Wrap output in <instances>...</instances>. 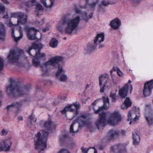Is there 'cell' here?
I'll return each instance as SVG.
<instances>
[{"label": "cell", "instance_id": "39", "mask_svg": "<svg viewBox=\"0 0 153 153\" xmlns=\"http://www.w3.org/2000/svg\"><path fill=\"white\" fill-rule=\"evenodd\" d=\"M36 9L38 10H43V7L39 4H37L36 5Z\"/></svg>", "mask_w": 153, "mask_h": 153}, {"label": "cell", "instance_id": "24", "mask_svg": "<svg viewBox=\"0 0 153 153\" xmlns=\"http://www.w3.org/2000/svg\"><path fill=\"white\" fill-rule=\"evenodd\" d=\"M42 125L43 127L45 128L46 131H50V132H54L55 131L56 125L52 121L50 120L45 121Z\"/></svg>", "mask_w": 153, "mask_h": 153}, {"label": "cell", "instance_id": "36", "mask_svg": "<svg viewBox=\"0 0 153 153\" xmlns=\"http://www.w3.org/2000/svg\"><path fill=\"white\" fill-rule=\"evenodd\" d=\"M58 78H59L60 81H62V82H65V81H66V80H67V76H66V75L63 74V75L59 76Z\"/></svg>", "mask_w": 153, "mask_h": 153}, {"label": "cell", "instance_id": "44", "mask_svg": "<svg viewBox=\"0 0 153 153\" xmlns=\"http://www.w3.org/2000/svg\"><path fill=\"white\" fill-rule=\"evenodd\" d=\"M1 101H0V107H1Z\"/></svg>", "mask_w": 153, "mask_h": 153}, {"label": "cell", "instance_id": "30", "mask_svg": "<svg viewBox=\"0 0 153 153\" xmlns=\"http://www.w3.org/2000/svg\"><path fill=\"white\" fill-rule=\"evenodd\" d=\"M104 39V35L103 33H100L98 34L94 40V43L95 44H99L103 42Z\"/></svg>", "mask_w": 153, "mask_h": 153}, {"label": "cell", "instance_id": "37", "mask_svg": "<svg viewBox=\"0 0 153 153\" xmlns=\"http://www.w3.org/2000/svg\"><path fill=\"white\" fill-rule=\"evenodd\" d=\"M4 67V61L3 59L0 57V72L3 70Z\"/></svg>", "mask_w": 153, "mask_h": 153}, {"label": "cell", "instance_id": "33", "mask_svg": "<svg viewBox=\"0 0 153 153\" xmlns=\"http://www.w3.org/2000/svg\"><path fill=\"white\" fill-rule=\"evenodd\" d=\"M58 41L56 39L53 38L50 40L49 45L53 48H55L58 45Z\"/></svg>", "mask_w": 153, "mask_h": 153}, {"label": "cell", "instance_id": "35", "mask_svg": "<svg viewBox=\"0 0 153 153\" xmlns=\"http://www.w3.org/2000/svg\"><path fill=\"white\" fill-rule=\"evenodd\" d=\"M5 12V8L3 4L0 3V14L4 13Z\"/></svg>", "mask_w": 153, "mask_h": 153}, {"label": "cell", "instance_id": "9", "mask_svg": "<svg viewBox=\"0 0 153 153\" xmlns=\"http://www.w3.org/2000/svg\"><path fill=\"white\" fill-rule=\"evenodd\" d=\"M59 143L63 147L71 149L75 146L73 139L67 133H63L59 137Z\"/></svg>", "mask_w": 153, "mask_h": 153}, {"label": "cell", "instance_id": "26", "mask_svg": "<svg viewBox=\"0 0 153 153\" xmlns=\"http://www.w3.org/2000/svg\"><path fill=\"white\" fill-rule=\"evenodd\" d=\"M128 89H129V86L127 84L124 85L121 89L120 90L119 95L121 98H125L126 97L128 93Z\"/></svg>", "mask_w": 153, "mask_h": 153}, {"label": "cell", "instance_id": "31", "mask_svg": "<svg viewBox=\"0 0 153 153\" xmlns=\"http://www.w3.org/2000/svg\"><path fill=\"white\" fill-rule=\"evenodd\" d=\"M132 138H133V144L134 146H137L139 143L140 141V138L139 136L137 134L135 133H133L132 135Z\"/></svg>", "mask_w": 153, "mask_h": 153}, {"label": "cell", "instance_id": "10", "mask_svg": "<svg viewBox=\"0 0 153 153\" xmlns=\"http://www.w3.org/2000/svg\"><path fill=\"white\" fill-rule=\"evenodd\" d=\"M108 116L107 113L102 112L99 115V118L95 123V125L99 130H102L106 126L108 123Z\"/></svg>", "mask_w": 153, "mask_h": 153}, {"label": "cell", "instance_id": "41", "mask_svg": "<svg viewBox=\"0 0 153 153\" xmlns=\"http://www.w3.org/2000/svg\"><path fill=\"white\" fill-rule=\"evenodd\" d=\"M117 74L119 76H123V73H122V72H121V71L118 69V68H117Z\"/></svg>", "mask_w": 153, "mask_h": 153}, {"label": "cell", "instance_id": "43", "mask_svg": "<svg viewBox=\"0 0 153 153\" xmlns=\"http://www.w3.org/2000/svg\"><path fill=\"white\" fill-rule=\"evenodd\" d=\"M4 3L6 4H9V2L7 0H1Z\"/></svg>", "mask_w": 153, "mask_h": 153}, {"label": "cell", "instance_id": "4", "mask_svg": "<svg viewBox=\"0 0 153 153\" xmlns=\"http://www.w3.org/2000/svg\"><path fill=\"white\" fill-rule=\"evenodd\" d=\"M119 135V131L117 129H111L101 139L99 149L102 150L104 149L109 143L116 139Z\"/></svg>", "mask_w": 153, "mask_h": 153}, {"label": "cell", "instance_id": "45", "mask_svg": "<svg viewBox=\"0 0 153 153\" xmlns=\"http://www.w3.org/2000/svg\"></svg>", "mask_w": 153, "mask_h": 153}, {"label": "cell", "instance_id": "18", "mask_svg": "<svg viewBox=\"0 0 153 153\" xmlns=\"http://www.w3.org/2000/svg\"><path fill=\"white\" fill-rule=\"evenodd\" d=\"M111 153H127L126 147L124 144H118L113 146L111 148Z\"/></svg>", "mask_w": 153, "mask_h": 153}, {"label": "cell", "instance_id": "1", "mask_svg": "<svg viewBox=\"0 0 153 153\" xmlns=\"http://www.w3.org/2000/svg\"><path fill=\"white\" fill-rule=\"evenodd\" d=\"M7 60L11 64L20 68L27 69L29 66V63L24 52L17 48L11 49L7 56Z\"/></svg>", "mask_w": 153, "mask_h": 153}, {"label": "cell", "instance_id": "27", "mask_svg": "<svg viewBox=\"0 0 153 153\" xmlns=\"http://www.w3.org/2000/svg\"><path fill=\"white\" fill-rule=\"evenodd\" d=\"M121 25V21L118 18H116L110 22V26L114 30L117 29Z\"/></svg>", "mask_w": 153, "mask_h": 153}, {"label": "cell", "instance_id": "21", "mask_svg": "<svg viewBox=\"0 0 153 153\" xmlns=\"http://www.w3.org/2000/svg\"><path fill=\"white\" fill-rule=\"evenodd\" d=\"M10 140H3L0 143V152H6L9 151L11 146Z\"/></svg>", "mask_w": 153, "mask_h": 153}, {"label": "cell", "instance_id": "6", "mask_svg": "<svg viewBox=\"0 0 153 153\" xmlns=\"http://www.w3.org/2000/svg\"><path fill=\"white\" fill-rule=\"evenodd\" d=\"M109 102L108 98H102L95 101L93 104V109L96 113H100L108 109Z\"/></svg>", "mask_w": 153, "mask_h": 153}, {"label": "cell", "instance_id": "38", "mask_svg": "<svg viewBox=\"0 0 153 153\" xmlns=\"http://www.w3.org/2000/svg\"><path fill=\"white\" fill-rule=\"evenodd\" d=\"M143 0H131L133 3H134L135 5H137V4H140Z\"/></svg>", "mask_w": 153, "mask_h": 153}, {"label": "cell", "instance_id": "15", "mask_svg": "<svg viewBox=\"0 0 153 153\" xmlns=\"http://www.w3.org/2000/svg\"><path fill=\"white\" fill-rule=\"evenodd\" d=\"M43 45L41 43L39 42H35L34 44H32L28 52L32 56H35L38 54L39 53L40 50L42 49Z\"/></svg>", "mask_w": 153, "mask_h": 153}, {"label": "cell", "instance_id": "14", "mask_svg": "<svg viewBox=\"0 0 153 153\" xmlns=\"http://www.w3.org/2000/svg\"><path fill=\"white\" fill-rule=\"evenodd\" d=\"M145 117L148 124L152 125L153 123V112L151 105H146L145 108Z\"/></svg>", "mask_w": 153, "mask_h": 153}, {"label": "cell", "instance_id": "42", "mask_svg": "<svg viewBox=\"0 0 153 153\" xmlns=\"http://www.w3.org/2000/svg\"><path fill=\"white\" fill-rule=\"evenodd\" d=\"M1 134L2 135H5L7 134V131L5 130V129H3L1 131Z\"/></svg>", "mask_w": 153, "mask_h": 153}, {"label": "cell", "instance_id": "7", "mask_svg": "<svg viewBox=\"0 0 153 153\" xmlns=\"http://www.w3.org/2000/svg\"><path fill=\"white\" fill-rule=\"evenodd\" d=\"M79 108V104L74 103L65 107L62 111V113L64 114L68 119L71 120L77 115Z\"/></svg>", "mask_w": 153, "mask_h": 153}, {"label": "cell", "instance_id": "11", "mask_svg": "<svg viewBox=\"0 0 153 153\" xmlns=\"http://www.w3.org/2000/svg\"><path fill=\"white\" fill-rule=\"evenodd\" d=\"M121 115L118 111H115L109 115L108 118V123L111 126H116L121 121Z\"/></svg>", "mask_w": 153, "mask_h": 153}, {"label": "cell", "instance_id": "19", "mask_svg": "<svg viewBox=\"0 0 153 153\" xmlns=\"http://www.w3.org/2000/svg\"><path fill=\"white\" fill-rule=\"evenodd\" d=\"M12 36L14 40L18 41L22 38V32L21 28L19 26H16V27L13 28L12 30Z\"/></svg>", "mask_w": 153, "mask_h": 153}, {"label": "cell", "instance_id": "3", "mask_svg": "<svg viewBox=\"0 0 153 153\" xmlns=\"http://www.w3.org/2000/svg\"><path fill=\"white\" fill-rule=\"evenodd\" d=\"M48 134L47 131L43 130L39 131L35 136V147L38 152H43L46 148Z\"/></svg>", "mask_w": 153, "mask_h": 153}, {"label": "cell", "instance_id": "22", "mask_svg": "<svg viewBox=\"0 0 153 153\" xmlns=\"http://www.w3.org/2000/svg\"><path fill=\"white\" fill-rule=\"evenodd\" d=\"M153 89V80L149 81L145 84L143 90L144 95L147 97L150 96Z\"/></svg>", "mask_w": 153, "mask_h": 153}, {"label": "cell", "instance_id": "34", "mask_svg": "<svg viewBox=\"0 0 153 153\" xmlns=\"http://www.w3.org/2000/svg\"><path fill=\"white\" fill-rule=\"evenodd\" d=\"M84 153H97V150L94 147H91L84 150Z\"/></svg>", "mask_w": 153, "mask_h": 153}, {"label": "cell", "instance_id": "23", "mask_svg": "<svg viewBox=\"0 0 153 153\" xmlns=\"http://www.w3.org/2000/svg\"><path fill=\"white\" fill-rule=\"evenodd\" d=\"M63 57L60 56H56L52 57L49 59L45 65L47 66H54L59 64L60 62L63 61Z\"/></svg>", "mask_w": 153, "mask_h": 153}, {"label": "cell", "instance_id": "29", "mask_svg": "<svg viewBox=\"0 0 153 153\" xmlns=\"http://www.w3.org/2000/svg\"><path fill=\"white\" fill-rule=\"evenodd\" d=\"M40 1L47 8H51L54 4L55 0H40Z\"/></svg>", "mask_w": 153, "mask_h": 153}, {"label": "cell", "instance_id": "25", "mask_svg": "<svg viewBox=\"0 0 153 153\" xmlns=\"http://www.w3.org/2000/svg\"><path fill=\"white\" fill-rule=\"evenodd\" d=\"M68 22H68L67 18H65L62 19V20L59 22L58 26H57V29H58V30L61 32H63L64 30H65Z\"/></svg>", "mask_w": 153, "mask_h": 153}, {"label": "cell", "instance_id": "40", "mask_svg": "<svg viewBox=\"0 0 153 153\" xmlns=\"http://www.w3.org/2000/svg\"><path fill=\"white\" fill-rule=\"evenodd\" d=\"M58 153H70L69 151L65 149H63L60 150Z\"/></svg>", "mask_w": 153, "mask_h": 153}, {"label": "cell", "instance_id": "16", "mask_svg": "<svg viewBox=\"0 0 153 153\" xmlns=\"http://www.w3.org/2000/svg\"><path fill=\"white\" fill-rule=\"evenodd\" d=\"M139 110L137 108H134L129 111L128 114V121L130 124L134 123L139 119Z\"/></svg>", "mask_w": 153, "mask_h": 153}, {"label": "cell", "instance_id": "28", "mask_svg": "<svg viewBox=\"0 0 153 153\" xmlns=\"http://www.w3.org/2000/svg\"><path fill=\"white\" fill-rule=\"evenodd\" d=\"M5 35L6 31L5 27L1 22H0V39L3 40L5 38Z\"/></svg>", "mask_w": 153, "mask_h": 153}, {"label": "cell", "instance_id": "8", "mask_svg": "<svg viewBox=\"0 0 153 153\" xmlns=\"http://www.w3.org/2000/svg\"><path fill=\"white\" fill-rule=\"evenodd\" d=\"M27 15L25 13L22 12L16 13L12 14L10 19V22L14 26H17L19 24H25L27 22Z\"/></svg>", "mask_w": 153, "mask_h": 153}, {"label": "cell", "instance_id": "5", "mask_svg": "<svg viewBox=\"0 0 153 153\" xmlns=\"http://www.w3.org/2000/svg\"><path fill=\"white\" fill-rule=\"evenodd\" d=\"M87 117L82 116L76 119L71 125L70 133L72 135H74L78 133L86 125Z\"/></svg>", "mask_w": 153, "mask_h": 153}, {"label": "cell", "instance_id": "13", "mask_svg": "<svg viewBox=\"0 0 153 153\" xmlns=\"http://www.w3.org/2000/svg\"><path fill=\"white\" fill-rule=\"evenodd\" d=\"M27 36L30 40L40 39L41 38V34L39 31L36 28H30L27 31Z\"/></svg>", "mask_w": 153, "mask_h": 153}, {"label": "cell", "instance_id": "17", "mask_svg": "<svg viewBox=\"0 0 153 153\" xmlns=\"http://www.w3.org/2000/svg\"><path fill=\"white\" fill-rule=\"evenodd\" d=\"M108 76L107 74H103L101 75L99 79L100 87L101 92H103L105 91L106 86L108 85L109 82Z\"/></svg>", "mask_w": 153, "mask_h": 153}, {"label": "cell", "instance_id": "2", "mask_svg": "<svg viewBox=\"0 0 153 153\" xmlns=\"http://www.w3.org/2000/svg\"><path fill=\"white\" fill-rule=\"evenodd\" d=\"M27 91L28 87L26 85L13 78L10 79L6 87V93L11 98L21 97Z\"/></svg>", "mask_w": 153, "mask_h": 153}, {"label": "cell", "instance_id": "32", "mask_svg": "<svg viewBox=\"0 0 153 153\" xmlns=\"http://www.w3.org/2000/svg\"><path fill=\"white\" fill-rule=\"evenodd\" d=\"M132 102L130 99L128 98H126L124 101V103L122 104L121 108L123 109H126L130 107L132 105Z\"/></svg>", "mask_w": 153, "mask_h": 153}, {"label": "cell", "instance_id": "12", "mask_svg": "<svg viewBox=\"0 0 153 153\" xmlns=\"http://www.w3.org/2000/svg\"><path fill=\"white\" fill-rule=\"evenodd\" d=\"M80 17L79 16L75 17L73 19L71 20L67 24V27L65 30L66 34H71L73 31L77 27L80 22Z\"/></svg>", "mask_w": 153, "mask_h": 153}, {"label": "cell", "instance_id": "20", "mask_svg": "<svg viewBox=\"0 0 153 153\" xmlns=\"http://www.w3.org/2000/svg\"><path fill=\"white\" fill-rule=\"evenodd\" d=\"M45 59V55L39 53L34 56V59L32 61V64L35 67H38L44 62Z\"/></svg>", "mask_w": 153, "mask_h": 153}]
</instances>
